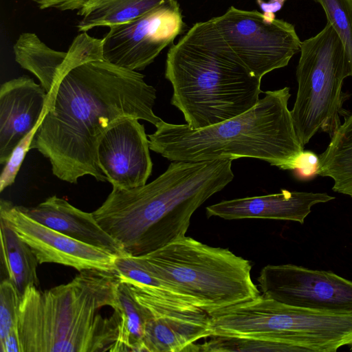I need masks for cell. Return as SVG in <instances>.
<instances>
[{"label":"cell","mask_w":352,"mask_h":352,"mask_svg":"<svg viewBox=\"0 0 352 352\" xmlns=\"http://www.w3.org/2000/svg\"><path fill=\"white\" fill-rule=\"evenodd\" d=\"M156 89L144 76L103 59L67 73L47 93L45 113L30 149L50 160L53 174L77 184L89 175L107 179L98 165L97 148L105 133L126 118L153 125L162 119L153 110Z\"/></svg>","instance_id":"obj_1"},{"label":"cell","mask_w":352,"mask_h":352,"mask_svg":"<svg viewBox=\"0 0 352 352\" xmlns=\"http://www.w3.org/2000/svg\"><path fill=\"white\" fill-rule=\"evenodd\" d=\"M232 162H172L148 184L113 188L93 214L126 254H148L185 236L195 210L234 179Z\"/></svg>","instance_id":"obj_2"},{"label":"cell","mask_w":352,"mask_h":352,"mask_svg":"<svg viewBox=\"0 0 352 352\" xmlns=\"http://www.w3.org/2000/svg\"><path fill=\"white\" fill-rule=\"evenodd\" d=\"M120 280L117 272L91 269L47 290L29 286L18 311L22 352H117L119 314L98 311L116 309Z\"/></svg>","instance_id":"obj_3"},{"label":"cell","mask_w":352,"mask_h":352,"mask_svg":"<svg viewBox=\"0 0 352 352\" xmlns=\"http://www.w3.org/2000/svg\"><path fill=\"white\" fill-rule=\"evenodd\" d=\"M165 77L170 103L192 129L241 115L259 100L261 78L232 50L212 19L195 23L169 49Z\"/></svg>","instance_id":"obj_4"},{"label":"cell","mask_w":352,"mask_h":352,"mask_svg":"<svg viewBox=\"0 0 352 352\" xmlns=\"http://www.w3.org/2000/svg\"><path fill=\"white\" fill-rule=\"evenodd\" d=\"M289 87L267 91L252 108L201 129L161 120L148 135L150 149L171 162L255 158L294 170L304 151L288 101Z\"/></svg>","instance_id":"obj_5"},{"label":"cell","mask_w":352,"mask_h":352,"mask_svg":"<svg viewBox=\"0 0 352 352\" xmlns=\"http://www.w3.org/2000/svg\"><path fill=\"white\" fill-rule=\"evenodd\" d=\"M138 256L208 315L261 295L251 278L250 261L228 248L184 236Z\"/></svg>","instance_id":"obj_6"},{"label":"cell","mask_w":352,"mask_h":352,"mask_svg":"<svg viewBox=\"0 0 352 352\" xmlns=\"http://www.w3.org/2000/svg\"><path fill=\"white\" fill-rule=\"evenodd\" d=\"M213 335L281 340L298 351H352V311L287 305L262 294L211 316Z\"/></svg>","instance_id":"obj_7"},{"label":"cell","mask_w":352,"mask_h":352,"mask_svg":"<svg viewBox=\"0 0 352 352\" xmlns=\"http://www.w3.org/2000/svg\"><path fill=\"white\" fill-rule=\"evenodd\" d=\"M296 68L298 91L291 114L297 135L305 145L320 129L331 137L349 113L342 88L351 69L344 48L327 23L315 36L301 41Z\"/></svg>","instance_id":"obj_8"},{"label":"cell","mask_w":352,"mask_h":352,"mask_svg":"<svg viewBox=\"0 0 352 352\" xmlns=\"http://www.w3.org/2000/svg\"><path fill=\"white\" fill-rule=\"evenodd\" d=\"M229 46L247 67L262 78L287 66L300 50L301 41L294 26L274 17L233 6L212 19Z\"/></svg>","instance_id":"obj_9"},{"label":"cell","mask_w":352,"mask_h":352,"mask_svg":"<svg viewBox=\"0 0 352 352\" xmlns=\"http://www.w3.org/2000/svg\"><path fill=\"white\" fill-rule=\"evenodd\" d=\"M184 25L177 1H167L139 18L109 27L102 38L103 60L142 70L182 32Z\"/></svg>","instance_id":"obj_10"},{"label":"cell","mask_w":352,"mask_h":352,"mask_svg":"<svg viewBox=\"0 0 352 352\" xmlns=\"http://www.w3.org/2000/svg\"><path fill=\"white\" fill-rule=\"evenodd\" d=\"M262 295L297 307L352 311V280L331 271L293 264L267 265L257 278Z\"/></svg>","instance_id":"obj_11"},{"label":"cell","mask_w":352,"mask_h":352,"mask_svg":"<svg viewBox=\"0 0 352 352\" xmlns=\"http://www.w3.org/2000/svg\"><path fill=\"white\" fill-rule=\"evenodd\" d=\"M0 219L30 247L39 264H60L79 272L91 269L116 272L118 255L36 221L10 201L1 199Z\"/></svg>","instance_id":"obj_12"},{"label":"cell","mask_w":352,"mask_h":352,"mask_svg":"<svg viewBox=\"0 0 352 352\" xmlns=\"http://www.w3.org/2000/svg\"><path fill=\"white\" fill-rule=\"evenodd\" d=\"M149 140L138 119L126 118L109 129L97 148L98 165L113 188L129 190L146 184L153 162Z\"/></svg>","instance_id":"obj_13"},{"label":"cell","mask_w":352,"mask_h":352,"mask_svg":"<svg viewBox=\"0 0 352 352\" xmlns=\"http://www.w3.org/2000/svg\"><path fill=\"white\" fill-rule=\"evenodd\" d=\"M151 313L142 352H198L195 342L212 336L210 316L184 311L153 300L140 302Z\"/></svg>","instance_id":"obj_14"},{"label":"cell","mask_w":352,"mask_h":352,"mask_svg":"<svg viewBox=\"0 0 352 352\" xmlns=\"http://www.w3.org/2000/svg\"><path fill=\"white\" fill-rule=\"evenodd\" d=\"M47 93L28 76L5 82L0 87V164L43 118Z\"/></svg>","instance_id":"obj_15"},{"label":"cell","mask_w":352,"mask_h":352,"mask_svg":"<svg viewBox=\"0 0 352 352\" xmlns=\"http://www.w3.org/2000/svg\"><path fill=\"white\" fill-rule=\"evenodd\" d=\"M335 197L324 192L289 191L267 195L225 200L206 207L208 217L226 220L264 219L296 221L301 224L311 207Z\"/></svg>","instance_id":"obj_16"},{"label":"cell","mask_w":352,"mask_h":352,"mask_svg":"<svg viewBox=\"0 0 352 352\" xmlns=\"http://www.w3.org/2000/svg\"><path fill=\"white\" fill-rule=\"evenodd\" d=\"M30 218L72 239L124 255L122 245L97 222L93 212H84L56 195L33 207L17 206Z\"/></svg>","instance_id":"obj_17"},{"label":"cell","mask_w":352,"mask_h":352,"mask_svg":"<svg viewBox=\"0 0 352 352\" xmlns=\"http://www.w3.org/2000/svg\"><path fill=\"white\" fill-rule=\"evenodd\" d=\"M331 139L319 156L318 175L333 180L334 192L352 198V113L344 118Z\"/></svg>","instance_id":"obj_18"},{"label":"cell","mask_w":352,"mask_h":352,"mask_svg":"<svg viewBox=\"0 0 352 352\" xmlns=\"http://www.w3.org/2000/svg\"><path fill=\"white\" fill-rule=\"evenodd\" d=\"M169 0H88L78 10L81 19L78 31L88 32L96 27H111L145 14Z\"/></svg>","instance_id":"obj_19"},{"label":"cell","mask_w":352,"mask_h":352,"mask_svg":"<svg viewBox=\"0 0 352 352\" xmlns=\"http://www.w3.org/2000/svg\"><path fill=\"white\" fill-rule=\"evenodd\" d=\"M0 230L2 265L21 298L29 286L38 287L36 270L39 263L30 247L2 219Z\"/></svg>","instance_id":"obj_20"},{"label":"cell","mask_w":352,"mask_h":352,"mask_svg":"<svg viewBox=\"0 0 352 352\" xmlns=\"http://www.w3.org/2000/svg\"><path fill=\"white\" fill-rule=\"evenodd\" d=\"M117 301L113 309L120 317L117 352H142L145 327L151 313L136 300L130 285L121 280L117 287Z\"/></svg>","instance_id":"obj_21"},{"label":"cell","mask_w":352,"mask_h":352,"mask_svg":"<svg viewBox=\"0 0 352 352\" xmlns=\"http://www.w3.org/2000/svg\"><path fill=\"white\" fill-rule=\"evenodd\" d=\"M197 346L203 352L298 351L285 341L266 337L212 336Z\"/></svg>","instance_id":"obj_22"},{"label":"cell","mask_w":352,"mask_h":352,"mask_svg":"<svg viewBox=\"0 0 352 352\" xmlns=\"http://www.w3.org/2000/svg\"><path fill=\"white\" fill-rule=\"evenodd\" d=\"M322 8L344 48L352 76V0H314Z\"/></svg>","instance_id":"obj_23"},{"label":"cell","mask_w":352,"mask_h":352,"mask_svg":"<svg viewBox=\"0 0 352 352\" xmlns=\"http://www.w3.org/2000/svg\"><path fill=\"white\" fill-rule=\"evenodd\" d=\"M21 297L12 282L7 278L0 284V341L17 327Z\"/></svg>","instance_id":"obj_24"},{"label":"cell","mask_w":352,"mask_h":352,"mask_svg":"<svg viewBox=\"0 0 352 352\" xmlns=\"http://www.w3.org/2000/svg\"><path fill=\"white\" fill-rule=\"evenodd\" d=\"M43 119V118L13 149L0 175V192H2L5 188L14 184L23 160L30 149L34 137Z\"/></svg>","instance_id":"obj_25"},{"label":"cell","mask_w":352,"mask_h":352,"mask_svg":"<svg viewBox=\"0 0 352 352\" xmlns=\"http://www.w3.org/2000/svg\"><path fill=\"white\" fill-rule=\"evenodd\" d=\"M319 163V156L309 151H303L294 170L297 171L298 177L311 178L318 175Z\"/></svg>","instance_id":"obj_26"},{"label":"cell","mask_w":352,"mask_h":352,"mask_svg":"<svg viewBox=\"0 0 352 352\" xmlns=\"http://www.w3.org/2000/svg\"><path fill=\"white\" fill-rule=\"evenodd\" d=\"M41 9L53 8L60 11L80 10L88 0H30Z\"/></svg>","instance_id":"obj_27"},{"label":"cell","mask_w":352,"mask_h":352,"mask_svg":"<svg viewBox=\"0 0 352 352\" xmlns=\"http://www.w3.org/2000/svg\"><path fill=\"white\" fill-rule=\"evenodd\" d=\"M0 352H22L18 327L13 329L2 341H0Z\"/></svg>","instance_id":"obj_28"}]
</instances>
